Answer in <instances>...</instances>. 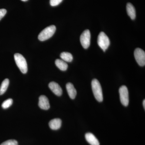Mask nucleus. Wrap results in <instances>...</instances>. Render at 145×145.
Returning a JSON list of instances; mask_svg holds the SVG:
<instances>
[{"mask_svg": "<svg viewBox=\"0 0 145 145\" xmlns=\"http://www.w3.org/2000/svg\"><path fill=\"white\" fill-rule=\"evenodd\" d=\"M14 59L17 66L24 74L27 73V65L26 60L20 54L16 53L14 54Z\"/></svg>", "mask_w": 145, "mask_h": 145, "instance_id": "7ed1b4c3", "label": "nucleus"}, {"mask_svg": "<svg viewBox=\"0 0 145 145\" xmlns=\"http://www.w3.org/2000/svg\"><path fill=\"white\" fill-rule=\"evenodd\" d=\"M63 0H50V3L52 6H56L60 4Z\"/></svg>", "mask_w": 145, "mask_h": 145, "instance_id": "6ab92c4d", "label": "nucleus"}, {"mask_svg": "<svg viewBox=\"0 0 145 145\" xmlns=\"http://www.w3.org/2000/svg\"><path fill=\"white\" fill-rule=\"evenodd\" d=\"M134 56L135 60L141 66H144L145 65V52L143 50L140 48H137L134 51Z\"/></svg>", "mask_w": 145, "mask_h": 145, "instance_id": "0eeeda50", "label": "nucleus"}, {"mask_svg": "<svg viewBox=\"0 0 145 145\" xmlns=\"http://www.w3.org/2000/svg\"><path fill=\"white\" fill-rule=\"evenodd\" d=\"M39 105L40 108L45 110H47L50 107L49 102L47 97L42 95L39 97Z\"/></svg>", "mask_w": 145, "mask_h": 145, "instance_id": "6e6552de", "label": "nucleus"}, {"mask_svg": "<svg viewBox=\"0 0 145 145\" xmlns=\"http://www.w3.org/2000/svg\"><path fill=\"white\" fill-rule=\"evenodd\" d=\"M55 63L56 66L60 70L65 71L67 69V64L63 60L57 59L55 61Z\"/></svg>", "mask_w": 145, "mask_h": 145, "instance_id": "4468645a", "label": "nucleus"}, {"mask_svg": "<svg viewBox=\"0 0 145 145\" xmlns=\"http://www.w3.org/2000/svg\"><path fill=\"white\" fill-rule=\"evenodd\" d=\"M13 101L12 99H7L3 103L2 105V107L4 109L8 108L10 106H11V105L13 104Z\"/></svg>", "mask_w": 145, "mask_h": 145, "instance_id": "f3484780", "label": "nucleus"}, {"mask_svg": "<svg viewBox=\"0 0 145 145\" xmlns=\"http://www.w3.org/2000/svg\"><path fill=\"white\" fill-rule=\"evenodd\" d=\"M143 106H144V108L145 109V100H144L143 103Z\"/></svg>", "mask_w": 145, "mask_h": 145, "instance_id": "412c9836", "label": "nucleus"}, {"mask_svg": "<svg viewBox=\"0 0 145 145\" xmlns=\"http://www.w3.org/2000/svg\"><path fill=\"white\" fill-rule=\"evenodd\" d=\"M7 13V10L4 8H2V9H0V20L5 16Z\"/></svg>", "mask_w": 145, "mask_h": 145, "instance_id": "aec40b11", "label": "nucleus"}, {"mask_svg": "<svg viewBox=\"0 0 145 145\" xmlns=\"http://www.w3.org/2000/svg\"><path fill=\"white\" fill-rule=\"evenodd\" d=\"M66 89L68 94L71 99H75L77 95V91L74 88V86L71 83H68L66 84Z\"/></svg>", "mask_w": 145, "mask_h": 145, "instance_id": "9d476101", "label": "nucleus"}, {"mask_svg": "<svg viewBox=\"0 0 145 145\" xmlns=\"http://www.w3.org/2000/svg\"><path fill=\"white\" fill-rule=\"evenodd\" d=\"M120 101L123 105L128 106L129 103V96L128 89L126 86H123L119 89Z\"/></svg>", "mask_w": 145, "mask_h": 145, "instance_id": "39448f33", "label": "nucleus"}, {"mask_svg": "<svg viewBox=\"0 0 145 145\" xmlns=\"http://www.w3.org/2000/svg\"><path fill=\"white\" fill-rule=\"evenodd\" d=\"M49 88L57 96H61L62 94L63 91L61 86L57 83L52 82L50 83L48 85Z\"/></svg>", "mask_w": 145, "mask_h": 145, "instance_id": "1a4fd4ad", "label": "nucleus"}, {"mask_svg": "<svg viewBox=\"0 0 145 145\" xmlns=\"http://www.w3.org/2000/svg\"><path fill=\"white\" fill-rule=\"evenodd\" d=\"M90 32L88 29L85 30L81 34L80 39V42L82 46L85 49L88 48L90 46Z\"/></svg>", "mask_w": 145, "mask_h": 145, "instance_id": "423d86ee", "label": "nucleus"}, {"mask_svg": "<svg viewBox=\"0 0 145 145\" xmlns=\"http://www.w3.org/2000/svg\"><path fill=\"white\" fill-rule=\"evenodd\" d=\"M91 87L94 97L96 100L101 102L103 100V91L101 84L97 79H93L91 82Z\"/></svg>", "mask_w": 145, "mask_h": 145, "instance_id": "f257e3e1", "label": "nucleus"}, {"mask_svg": "<svg viewBox=\"0 0 145 145\" xmlns=\"http://www.w3.org/2000/svg\"><path fill=\"white\" fill-rule=\"evenodd\" d=\"M126 8L127 13L131 19L132 20H135L136 18V11L134 6L132 4L129 3L127 4Z\"/></svg>", "mask_w": 145, "mask_h": 145, "instance_id": "f8f14e48", "label": "nucleus"}, {"mask_svg": "<svg viewBox=\"0 0 145 145\" xmlns=\"http://www.w3.org/2000/svg\"><path fill=\"white\" fill-rule=\"evenodd\" d=\"M22 1H28V0H22Z\"/></svg>", "mask_w": 145, "mask_h": 145, "instance_id": "4be33fe9", "label": "nucleus"}, {"mask_svg": "<svg viewBox=\"0 0 145 145\" xmlns=\"http://www.w3.org/2000/svg\"><path fill=\"white\" fill-rule=\"evenodd\" d=\"M56 30L55 25H51L44 29L39 34L38 39L41 41H44L51 38Z\"/></svg>", "mask_w": 145, "mask_h": 145, "instance_id": "f03ea898", "label": "nucleus"}, {"mask_svg": "<svg viewBox=\"0 0 145 145\" xmlns=\"http://www.w3.org/2000/svg\"><path fill=\"white\" fill-rule=\"evenodd\" d=\"M98 44L104 52L108 48L110 44V41L108 37L103 31H101L98 36Z\"/></svg>", "mask_w": 145, "mask_h": 145, "instance_id": "20e7f679", "label": "nucleus"}, {"mask_svg": "<svg viewBox=\"0 0 145 145\" xmlns=\"http://www.w3.org/2000/svg\"><path fill=\"white\" fill-rule=\"evenodd\" d=\"M62 121L59 119H54L51 120L49 123V125L50 129L52 130H57L61 127Z\"/></svg>", "mask_w": 145, "mask_h": 145, "instance_id": "ddd939ff", "label": "nucleus"}, {"mask_svg": "<svg viewBox=\"0 0 145 145\" xmlns=\"http://www.w3.org/2000/svg\"><path fill=\"white\" fill-rule=\"evenodd\" d=\"M0 145H18V142L16 140H10L4 142Z\"/></svg>", "mask_w": 145, "mask_h": 145, "instance_id": "a211bd4d", "label": "nucleus"}, {"mask_svg": "<svg viewBox=\"0 0 145 145\" xmlns=\"http://www.w3.org/2000/svg\"><path fill=\"white\" fill-rule=\"evenodd\" d=\"M86 140L91 145H100L99 140L90 133H88L85 135Z\"/></svg>", "mask_w": 145, "mask_h": 145, "instance_id": "9b49d317", "label": "nucleus"}, {"mask_svg": "<svg viewBox=\"0 0 145 145\" xmlns=\"http://www.w3.org/2000/svg\"><path fill=\"white\" fill-rule=\"evenodd\" d=\"M60 57L64 61L71 62L73 59L72 54L69 52H63L60 54Z\"/></svg>", "mask_w": 145, "mask_h": 145, "instance_id": "dca6fc26", "label": "nucleus"}, {"mask_svg": "<svg viewBox=\"0 0 145 145\" xmlns=\"http://www.w3.org/2000/svg\"><path fill=\"white\" fill-rule=\"evenodd\" d=\"M9 84V80L8 79H6L3 81L0 87V95H3L5 93L8 88Z\"/></svg>", "mask_w": 145, "mask_h": 145, "instance_id": "2eb2a0df", "label": "nucleus"}]
</instances>
